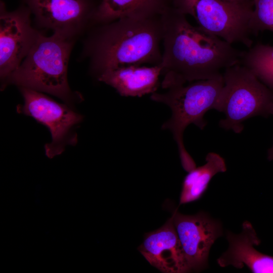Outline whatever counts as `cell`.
I'll return each mask as SVG.
<instances>
[{
  "label": "cell",
  "mask_w": 273,
  "mask_h": 273,
  "mask_svg": "<svg viewBox=\"0 0 273 273\" xmlns=\"http://www.w3.org/2000/svg\"><path fill=\"white\" fill-rule=\"evenodd\" d=\"M169 5L170 0H100L92 22L103 24L137 15H159Z\"/></svg>",
  "instance_id": "5bb4252c"
},
{
  "label": "cell",
  "mask_w": 273,
  "mask_h": 273,
  "mask_svg": "<svg viewBox=\"0 0 273 273\" xmlns=\"http://www.w3.org/2000/svg\"><path fill=\"white\" fill-rule=\"evenodd\" d=\"M170 5L193 17L198 27L230 43L252 46L250 21L253 6L230 0H170Z\"/></svg>",
  "instance_id": "8992f818"
},
{
  "label": "cell",
  "mask_w": 273,
  "mask_h": 273,
  "mask_svg": "<svg viewBox=\"0 0 273 273\" xmlns=\"http://www.w3.org/2000/svg\"><path fill=\"white\" fill-rule=\"evenodd\" d=\"M226 237L229 247L217 259L220 266L232 265L240 269L246 265L253 273H273V256L255 249L261 242L250 222L243 223L240 234L228 231Z\"/></svg>",
  "instance_id": "7c38bea8"
},
{
  "label": "cell",
  "mask_w": 273,
  "mask_h": 273,
  "mask_svg": "<svg viewBox=\"0 0 273 273\" xmlns=\"http://www.w3.org/2000/svg\"><path fill=\"white\" fill-rule=\"evenodd\" d=\"M225 171L226 166L224 159L216 153H209L206 157L205 164L192 169L185 176L179 204L199 199L207 190L212 178L218 173Z\"/></svg>",
  "instance_id": "9a60e30c"
},
{
  "label": "cell",
  "mask_w": 273,
  "mask_h": 273,
  "mask_svg": "<svg viewBox=\"0 0 273 273\" xmlns=\"http://www.w3.org/2000/svg\"><path fill=\"white\" fill-rule=\"evenodd\" d=\"M138 250L152 266L162 272H190L172 217L158 229L146 234Z\"/></svg>",
  "instance_id": "8fae6325"
},
{
  "label": "cell",
  "mask_w": 273,
  "mask_h": 273,
  "mask_svg": "<svg viewBox=\"0 0 273 273\" xmlns=\"http://www.w3.org/2000/svg\"><path fill=\"white\" fill-rule=\"evenodd\" d=\"M35 19L54 33L71 37L88 20L99 2L95 0H24Z\"/></svg>",
  "instance_id": "30bf717a"
},
{
  "label": "cell",
  "mask_w": 273,
  "mask_h": 273,
  "mask_svg": "<svg viewBox=\"0 0 273 273\" xmlns=\"http://www.w3.org/2000/svg\"><path fill=\"white\" fill-rule=\"evenodd\" d=\"M222 75L224 85L216 109L225 115L219 122L221 128L240 133L246 120L269 115L273 90L251 70L239 63L225 69Z\"/></svg>",
  "instance_id": "5b68a950"
},
{
  "label": "cell",
  "mask_w": 273,
  "mask_h": 273,
  "mask_svg": "<svg viewBox=\"0 0 273 273\" xmlns=\"http://www.w3.org/2000/svg\"><path fill=\"white\" fill-rule=\"evenodd\" d=\"M71 37L57 33L49 37L40 34L8 82L70 102L67 67L73 44Z\"/></svg>",
  "instance_id": "277c9868"
},
{
  "label": "cell",
  "mask_w": 273,
  "mask_h": 273,
  "mask_svg": "<svg viewBox=\"0 0 273 273\" xmlns=\"http://www.w3.org/2000/svg\"><path fill=\"white\" fill-rule=\"evenodd\" d=\"M267 158L269 161L273 160V145L268 151Z\"/></svg>",
  "instance_id": "d6986e66"
},
{
  "label": "cell",
  "mask_w": 273,
  "mask_h": 273,
  "mask_svg": "<svg viewBox=\"0 0 273 273\" xmlns=\"http://www.w3.org/2000/svg\"><path fill=\"white\" fill-rule=\"evenodd\" d=\"M31 13L26 5L9 12L0 5V74L7 79L19 67L40 34L30 25Z\"/></svg>",
  "instance_id": "ba28073f"
},
{
  "label": "cell",
  "mask_w": 273,
  "mask_h": 273,
  "mask_svg": "<svg viewBox=\"0 0 273 273\" xmlns=\"http://www.w3.org/2000/svg\"><path fill=\"white\" fill-rule=\"evenodd\" d=\"M223 85L222 73L210 79L173 86L165 92H156L151 95L152 100L167 105L171 111L170 118L161 128L172 133L183 166L188 171L196 166L184 146V131L191 124L201 129L205 127L206 122L204 116L210 109L216 110Z\"/></svg>",
  "instance_id": "3957f363"
},
{
  "label": "cell",
  "mask_w": 273,
  "mask_h": 273,
  "mask_svg": "<svg viewBox=\"0 0 273 273\" xmlns=\"http://www.w3.org/2000/svg\"><path fill=\"white\" fill-rule=\"evenodd\" d=\"M161 19L162 88L210 79L240 63L243 51L193 26L186 15L171 5L163 11Z\"/></svg>",
  "instance_id": "6da1fadb"
},
{
  "label": "cell",
  "mask_w": 273,
  "mask_h": 273,
  "mask_svg": "<svg viewBox=\"0 0 273 273\" xmlns=\"http://www.w3.org/2000/svg\"><path fill=\"white\" fill-rule=\"evenodd\" d=\"M240 63L273 90V46L257 43L243 51Z\"/></svg>",
  "instance_id": "2e32d148"
},
{
  "label": "cell",
  "mask_w": 273,
  "mask_h": 273,
  "mask_svg": "<svg viewBox=\"0 0 273 273\" xmlns=\"http://www.w3.org/2000/svg\"><path fill=\"white\" fill-rule=\"evenodd\" d=\"M252 34L264 31L273 32V0H254L250 21Z\"/></svg>",
  "instance_id": "e0dca14e"
},
{
  "label": "cell",
  "mask_w": 273,
  "mask_h": 273,
  "mask_svg": "<svg viewBox=\"0 0 273 273\" xmlns=\"http://www.w3.org/2000/svg\"><path fill=\"white\" fill-rule=\"evenodd\" d=\"M100 25L87 45L91 66L98 75L122 66L161 64V14L127 16Z\"/></svg>",
  "instance_id": "7a4b0ae2"
},
{
  "label": "cell",
  "mask_w": 273,
  "mask_h": 273,
  "mask_svg": "<svg viewBox=\"0 0 273 273\" xmlns=\"http://www.w3.org/2000/svg\"><path fill=\"white\" fill-rule=\"evenodd\" d=\"M231 1L253 6V1L254 0H230Z\"/></svg>",
  "instance_id": "ac0fdd59"
},
{
  "label": "cell",
  "mask_w": 273,
  "mask_h": 273,
  "mask_svg": "<svg viewBox=\"0 0 273 273\" xmlns=\"http://www.w3.org/2000/svg\"><path fill=\"white\" fill-rule=\"evenodd\" d=\"M269 114L273 115V102L270 104V106L269 107Z\"/></svg>",
  "instance_id": "ffe728a7"
},
{
  "label": "cell",
  "mask_w": 273,
  "mask_h": 273,
  "mask_svg": "<svg viewBox=\"0 0 273 273\" xmlns=\"http://www.w3.org/2000/svg\"><path fill=\"white\" fill-rule=\"evenodd\" d=\"M161 70V64L125 66L105 71L97 78L113 87L121 96L140 97L157 92Z\"/></svg>",
  "instance_id": "4fadbf2b"
},
{
  "label": "cell",
  "mask_w": 273,
  "mask_h": 273,
  "mask_svg": "<svg viewBox=\"0 0 273 273\" xmlns=\"http://www.w3.org/2000/svg\"><path fill=\"white\" fill-rule=\"evenodd\" d=\"M172 217L190 272L203 270L211 246L222 235L221 223L203 212L189 215L175 210Z\"/></svg>",
  "instance_id": "9c48e42d"
},
{
  "label": "cell",
  "mask_w": 273,
  "mask_h": 273,
  "mask_svg": "<svg viewBox=\"0 0 273 273\" xmlns=\"http://www.w3.org/2000/svg\"><path fill=\"white\" fill-rule=\"evenodd\" d=\"M20 88L24 104L17 106V111L46 125L51 133V142L44 146L46 156L52 158L61 154L67 144H75L77 136L71 134V129L82 121V116L40 92Z\"/></svg>",
  "instance_id": "52a82bcc"
}]
</instances>
